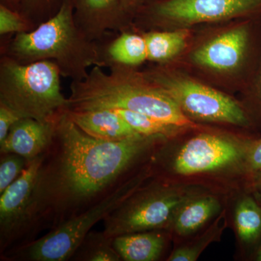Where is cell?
Returning <instances> with one entry per match:
<instances>
[{"mask_svg":"<svg viewBox=\"0 0 261 261\" xmlns=\"http://www.w3.org/2000/svg\"><path fill=\"white\" fill-rule=\"evenodd\" d=\"M7 1L12 2V1H14V0H7Z\"/></svg>","mask_w":261,"mask_h":261,"instance_id":"obj_32","label":"cell"},{"mask_svg":"<svg viewBox=\"0 0 261 261\" xmlns=\"http://www.w3.org/2000/svg\"><path fill=\"white\" fill-rule=\"evenodd\" d=\"M222 216H219L214 224L202 233L200 238H197L191 243L185 244L176 248L168 257L169 261H195L200 257L201 253L205 250L206 247L213 242L219 241L222 235L225 226H221Z\"/></svg>","mask_w":261,"mask_h":261,"instance_id":"obj_22","label":"cell"},{"mask_svg":"<svg viewBox=\"0 0 261 261\" xmlns=\"http://www.w3.org/2000/svg\"><path fill=\"white\" fill-rule=\"evenodd\" d=\"M108 66L113 65L137 66L147 61V45L144 36L123 32L108 46L105 53Z\"/></svg>","mask_w":261,"mask_h":261,"instance_id":"obj_17","label":"cell"},{"mask_svg":"<svg viewBox=\"0 0 261 261\" xmlns=\"http://www.w3.org/2000/svg\"><path fill=\"white\" fill-rule=\"evenodd\" d=\"M147 61L166 63L186 47L190 34L185 29L173 32H152L144 34Z\"/></svg>","mask_w":261,"mask_h":261,"instance_id":"obj_18","label":"cell"},{"mask_svg":"<svg viewBox=\"0 0 261 261\" xmlns=\"http://www.w3.org/2000/svg\"><path fill=\"white\" fill-rule=\"evenodd\" d=\"M143 176L123 182L85 210L60 223L42 238L20 247L14 257L32 261H64L74 255L90 229L137 190Z\"/></svg>","mask_w":261,"mask_h":261,"instance_id":"obj_5","label":"cell"},{"mask_svg":"<svg viewBox=\"0 0 261 261\" xmlns=\"http://www.w3.org/2000/svg\"><path fill=\"white\" fill-rule=\"evenodd\" d=\"M22 118L14 110L0 102V143L6 138L13 125Z\"/></svg>","mask_w":261,"mask_h":261,"instance_id":"obj_26","label":"cell"},{"mask_svg":"<svg viewBox=\"0 0 261 261\" xmlns=\"http://www.w3.org/2000/svg\"><path fill=\"white\" fill-rule=\"evenodd\" d=\"M250 42V29L240 25L220 34L198 48L192 55L196 64L218 71L238 68L246 56Z\"/></svg>","mask_w":261,"mask_h":261,"instance_id":"obj_11","label":"cell"},{"mask_svg":"<svg viewBox=\"0 0 261 261\" xmlns=\"http://www.w3.org/2000/svg\"><path fill=\"white\" fill-rule=\"evenodd\" d=\"M249 142L242 144L220 136L201 134L187 141L172 163L178 174L194 175L223 169L245 161Z\"/></svg>","mask_w":261,"mask_h":261,"instance_id":"obj_10","label":"cell"},{"mask_svg":"<svg viewBox=\"0 0 261 261\" xmlns=\"http://www.w3.org/2000/svg\"><path fill=\"white\" fill-rule=\"evenodd\" d=\"M252 179H253L254 188L256 190L257 194L260 196L261 202V173L255 176V177L252 178Z\"/></svg>","mask_w":261,"mask_h":261,"instance_id":"obj_29","label":"cell"},{"mask_svg":"<svg viewBox=\"0 0 261 261\" xmlns=\"http://www.w3.org/2000/svg\"><path fill=\"white\" fill-rule=\"evenodd\" d=\"M66 113L84 133L98 140L121 141L141 135L113 110L67 111Z\"/></svg>","mask_w":261,"mask_h":261,"instance_id":"obj_14","label":"cell"},{"mask_svg":"<svg viewBox=\"0 0 261 261\" xmlns=\"http://www.w3.org/2000/svg\"><path fill=\"white\" fill-rule=\"evenodd\" d=\"M255 260L257 261H261V245L260 247H259L258 250H257L256 257H255Z\"/></svg>","mask_w":261,"mask_h":261,"instance_id":"obj_31","label":"cell"},{"mask_svg":"<svg viewBox=\"0 0 261 261\" xmlns=\"http://www.w3.org/2000/svg\"><path fill=\"white\" fill-rule=\"evenodd\" d=\"M46 152L29 163L21 175L0 196L2 250L37 224L36 186Z\"/></svg>","mask_w":261,"mask_h":261,"instance_id":"obj_8","label":"cell"},{"mask_svg":"<svg viewBox=\"0 0 261 261\" xmlns=\"http://www.w3.org/2000/svg\"><path fill=\"white\" fill-rule=\"evenodd\" d=\"M61 76L53 61L22 64L5 56L0 64V102L23 118L57 122L69 107L61 92Z\"/></svg>","mask_w":261,"mask_h":261,"instance_id":"obj_4","label":"cell"},{"mask_svg":"<svg viewBox=\"0 0 261 261\" xmlns=\"http://www.w3.org/2000/svg\"><path fill=\"white\" fill-rule=\"evenodd\" d=\"M125 13L120 0H75V23L94 42L109 31H123Z\"/></svg>","mask_w":261,"mask_h":261,"instance_id":"obj_13","label":"cell"},{"mask_svg":"<svg viewBox=\"0 0 261 261\" xmlns=\"http://www.w3.org/2000/svg\"><path fill=\"white\" fill-rule=\"evenodd\" d=\"M260 13L261 0H164L152 8L157 20L181 27Z\"/></svg>","mask_w":261,"mask_h":261,"instance_id":"obj_9","label":"cell"},{"mask_svg":"<svg viewBox=\"0 0 261 261\" xmlns=\"http://www.w3.org/2000/svg\"><path fill=\"white\" fill-rule=\"evenodd\" d=\"M177 103L187 116L201 121L248 126L250 118L232 98L190 79L156 70L144 75Z\"/></svg>","mask_w":261,"mask_h":261,"instance_id":"obj_7","label":"cell"},{"mask_svg":"<svg viewBox=\"0 0 261 261\" xmlns=\"http://www.w3.org/2000/svg\"><path fill=\"white\" fill-rule=\"evenodd\" d=\"M113 239L103 231L89 232L72 257H75L77 260H121V257L113 247Z\"/></svg>","mask_w":261,"mask_h":261,"instance_id":"obj_20","label":"cell"},{"mask_svg":"<svg viewBox=\"0 0 261 261\" xmlns=\"http://www.w3.org/2000/svg\"><path fill=\"white\" fill-rule=\"evenodd\" d=\"M116 111L141 135L168 137L176 135L184 128L168 124L152 117L125 109H111Z\"/></svg>","mask_w":261,"mask_h":261,"instance_id":"obj_21","label":"cell"},{"mask_svg":"<svg viewBox=\"0 0 261 261\" xmlns=\"http://www.w3.org/2000/svg\"><path fill=\"white\" fill-rule=\"evenodd\" d=\"M58 121L44 123L33 118H22L13 125L0 143L1 154H19L29 163L32 162L47 152L53 145Z\"/></svg>","mask_w":261,"mask_h":261,"instance_id":"obj_12","label":"cell"},{"mask_svg":"<svg viewBox=\"0 0 261 261\" xmlns=\"http://www.w3.org/2000/svg\"><path fill=\"white\" fill-rule=\"evenodd\" d=\"M244 164L252 178L261 173V139L249 142Z\"/></svg>","mask_w":261,"mask_h":261,"instance_id":"obj_25","label":"cell"},{"mask_svg":"<svg viewBox=\"0 0 261 261\" xmlns=\"http://www.w3.org/2000/svg\"><path fill=\"white\" fill-rule=\"evenodd\" d=\"M256 94L257 99V104H258L259 109H260L261 115V67L260 73H259L258 78H257V82L256 85Z\"/></svg>","mask_w":261,"mask_h":261,"instance_id":"obj_28","label":"cell"},{"mask_svg":"<svg viewBox=\"0 0 261 261\" xmlns=\"http://www.w3.org/2000/svg\"><path fill=\"white\" fill-rule=\"evenodd\" d=\"M34 27L28 19L24 18L18 12L5 5L0 6V34H20L34 30Z\"/></svg>","mask_w":261,"mask_h":261,"instance_id":"obj_24","label":"cell"},{"mask_svg":"<svg viewBox=\"0 0 261 261\" xmlns=\"http://www.w3.org/2000/svg\"><path fill=\"white\" fill-rule=\"evenodd\" d=\"M51 0H25V3L32 5V8H41L40 5H44V3H48Z\"/></svg>","mask_w":261,"mask_h":261,"instance_id":"obj_30","label":"cell"},{"mask_svg":"<svg viewBox=\"0 0 261 261\" xmlns=\"http://www.w3.org/2000/svg\"><path fill=\"white\" fill-rule=\"evenodd\" d=\"M220 208L214 196L192 195L178 206L170 225L177 234L186 236L202 227Z\"/></svg>","mask_w":261,"mask_h":261,"instance_id":"obj_15","label":"cell"},{"mask_svg":"<svg viewBox=\"0 0 261 261\" xmlns=\"http://www.w3.org/2000/svg\"><path fill=\"white\" fill-rule=\"evenodd\" d=\"M164 137L139 135L121 141L98 140L84 133L67 113L57 123L51 151L38 174L37 224L55 227L93 205Z\"/></svg>","mask_w":261,"mask_h":261,"instance_id":"obj_1","label":"cell"},{"mask_svg":"<svg viewBox=\"0 0 261 261\" xmlns=\"http://www.w3.org/2000/svg\"><path fill=\"white\" fill-rule=\"evenodd\" d=\"M192 194L184 188L151 187L137 190L105 219L104 232L110 238L166 227L176 209Z\"/></svg>","mask_w":261,"mask_h":261,"instance_id":"obj_6","label":"cell"},{"mask_svg":"<svg viewBox=\"0 0 261 261\" xmlns=\"http://www.w3.org/2000/svg\"><path fill=\"white\" fill-rule=\"evenodd\" d=\"M234 220L240 240L247 245L256 243L261 237V205L251 197H244L237 206Z\"/></svg>","mask_w":261,"mask_h":261,"instance_id":"obj_19","label":"cell"},{"mask_svg":"<svg viewBox=\"0 0 261 261\" xmlns=\"http://www.w3.org/2000/svg\"><path fill=\"white\" fill-rule=\"evenodd\" d=\"M7 56L22 64L53 61L62 76L72 82L85 80L90 67L108 65L102 49L77 27L70 0H64L56 15L34 30L17 34Z\"/></svg>","mask_w":261,"mask_h":261,"instance_id":"obj_3","label":"cell"},{"mask_svg":"<svg viewBox=\"0 0 261 261\" xmlns=\"http://www.w3.org/2000/svg\"><path fill=\"white\" fill-rule=\"evenodd\" d=\"M142 0H120L122 7L125 11H129L134 9L140 3H142Z\"/></svg>","mask_w":261,"mask_h":261,"instance_id":"obj_27","label":"cell"},{"mask_svg":"<svg viewBox=\"0 0 261 261\" xmlns=\"http://www.w3.org/2000/svg\"><path fill=\"white\" fill-rule=\"evenodd\" d=\"M0 161V194L10 186L21 175L29 162L15 153L2 154Z\"/></svg>","mask_w":261,"mask_h":261,"instance_id":"obj_23","label":"cell"},{"mask_svg":"<svg viewBox=\"0 0 261 261\" xmlns=\"http://www.w3.org/2000/svg\"><path fill=\"white\" fill-rule=\"evenodd\" d=\"M130 68L113 65L107 73L94 66L85 80L72 82L68 111L125 109L184 129L197 127L172 98Z\"/></svg>","mask_w":261,"mask_h":261,"instance_id":"obj_2","label":"cell"},{"mask_svg":"<svg viewBox=\"0 0 261 261\" xmlns=\"http://www.w3.org/2000/svg\"><path fill=\"white\" fill-rule=\"evenodd\" d=\"M166 244L164 236L154 231L120 235L113 239V247L126 261L157 260Z\"/></svg>","mask_w":261,"mask_h":261,"instance_id":"obj_16","label":"cell"}]
</instances>
